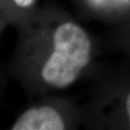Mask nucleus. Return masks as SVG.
<instances>
[{"instance_id":"obj_1","label":"nucleus","mask_w":130,"mask_h":130,"mask_svg":"<svg viewBox=\"0 0 130 130\" xmlns=\"http://www.w3.org/2000/svg\"><path fill=\"white\" fill-rule=\"evenodd\" d=\"M90 52L91 42L83 29L62 24L54 35V52L42 70L44 81L58 88L69 86L88 64Z\"/></svg>"},{"instance_id":"obj_2","label":"nucleus","mask_w":130,"mask_h":130,"mask_svg":"<svg viewBox=\"0 0 130 130\" xmlns=\"http://www.w3.org/2000/svg\"><path fill=\"white\" fill-rule=\"evenodd\" d=\"M64 122L51 107L33 108L23 113L13 126L14 130H62Z\"/></svg>"},{"instance_id":"obj_3","label":"nucleus","mask_w":130,"mask_h":130,"mask_svg":"<svg viewBox=\"0 0 130 130\" xmlns=\"http://www.w3.org/2000/svg\"><path fill=\"white\" fill-rule=\"evenodd\" d=\"M93 5L98 8L113 9L120 8L130 4V0H89Z\"/></svg>"},{"instance_id":"obj_4","label":"nucleus","mask_w":130,"mask_h":130,"mask_svg":"<svg viewBox=\"0 0 130 130\" xmlns=\"http://www.w3.org/2000/svg\"><path fill=\"white\" fill-rule=\"evenodd\" d=\"M14 2L19 6H21V7H26V6H29L33 2V0H14Z\"/></svg>"},{"instance_id":"obj_5","label":"nucleus","mask_w":130,"mask_h":130,"mask_svg":"<svg viewBox=\"0 0 130 130\" xmlns=\"http://www.w3.org/2000/svg\"><path fill=\"white\" fill-rule=\"evenodd\" d=\"M126 110H127V114H128L129 121H130V93L128 94L127 99H126Z\"/></svg>"}]
</instances>
